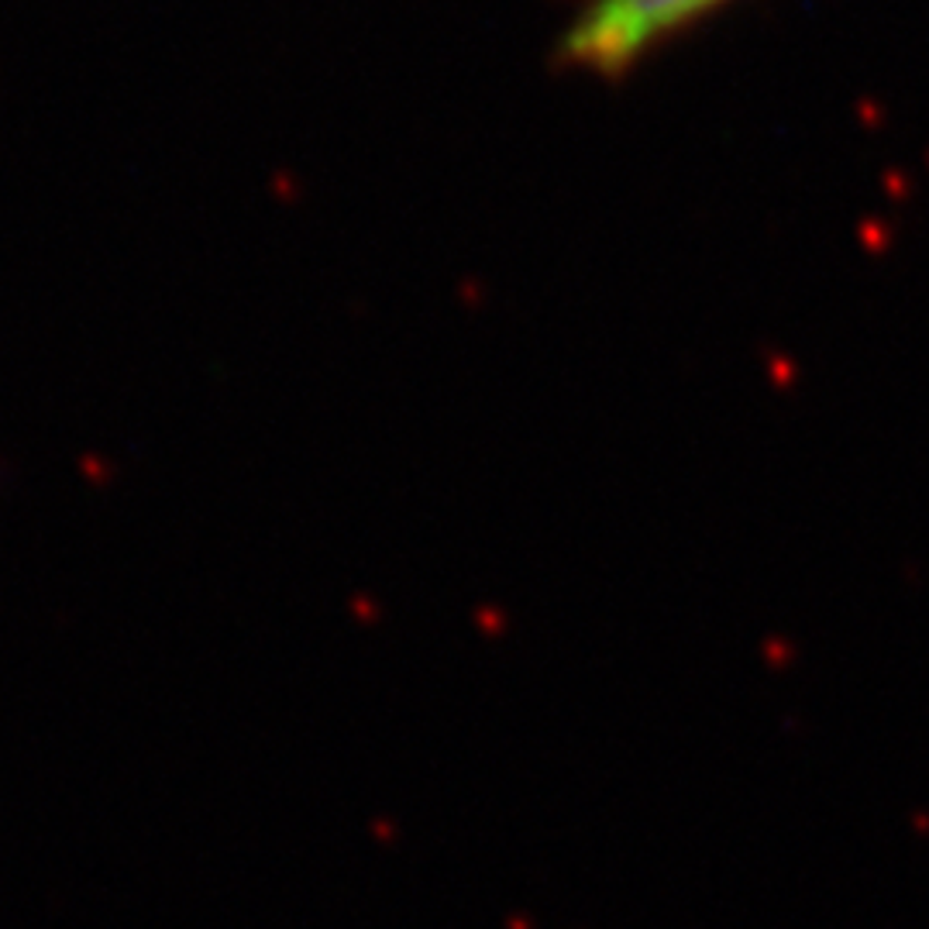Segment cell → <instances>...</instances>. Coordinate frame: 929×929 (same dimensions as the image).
<instances>
[{"mask_svg": "<svg viewBox=\"0 0 929 929\" xmlns=\"http://www.w3.org/2000/svg\"><path fill=\"white\" fill-rule=\"evenodd\" d=\"M720 0H588L558 35L551 63L603 79L627 76L647 52Z\"/></svg>", "mask_w": 929, "mask_h": 929, "instance_id": "obj_1", "label": "cell"}]
</instances>
